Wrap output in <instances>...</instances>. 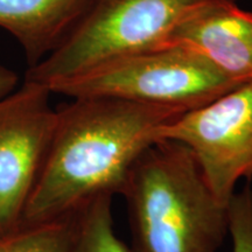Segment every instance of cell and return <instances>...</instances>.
Returning <instances> with one entry per match:
<instances>
[{
  "label": "cell",
  "mask_w": 252,
  "mask_h": 252,
  "mask_svg": "<svg viewBox=\"0 0 252 252\" xmlns=\"http://www.w3.org/2000/svg\"><path fill=\"white\" fill-rule=\"evenodd\" d=\"M130 252H216L229 234L228 204L204 179L191 151L161 139L138 158L122 191Z\"/></svg>",
  "instance_id": "cell-2"
},
{
  "label": "cell",
  "mask_w": 252,
  "mask_h": 252,
  "mask_svg": "<svg viewBox=\"0 0 252 252\" xmlns=\"http://www.w3.org/2000/svg\"><path fill=\"white\" fill-rule=\"evenodd\" d=\"M232 252H252V188L236 191L228 203Z\"/></svg>",
  "instance_id": "cell-11"
},
{
  "label": "cell",
  "mask_w": 252,
  "mask_h": 252,
  "mask_svg": "<svg viewBox=\"0 0 252 252\" xmlns=\"http://www.w3.org/2000/svg\"><path fill=\"white\" fill-rule=\"evenodd\" d=\"M75 216L41 223H21L0 235V252H70Z\"/></svg>",
  "instance_id": "cell-10"
},
{
  "label": "cell",
  "mask_w": 252,
  "mask_h": 252,
  "mask_svg": "<svg viewBox=\"0 0 252 252\" xmlns=\"http://www.w3.org/2000/svg\"><path fill=\"white\" fill-rule=\"evenodd\" d=\"M111 204V196L98 197L75 215L70 252H130L116 234Z\"/></svg>",
  "instance_id": "cell-9"
},
{
  "label": "cell",
  "mask_w": 252,
  "mask_h": 252,
  "mask_svg": "<svg viewBox=\"0 0 252 252\" xmlns=\"http://www.w3.org/2000/svg\"><path fill=\"white\" fill-rule=\"evenodd\" d=\"M50 90L25 78L0 99V232L21 224L54 130Z\"/></svg>",
  "instance_id": "cell-6"
},
{
  "label": "cell",
  "mask_w": 252,
  "mask_h": 252,
  "mask_svg": "<svg viewBox=\"0 0 252 252\" xmlns=\"http://www.w3.org/2000/svg\"><path fill=\"white\" fill-rule=\"evenodd\" d=\"M0 235H1V232H0Z\"/></svg>",
  "instance_id": "cell-13"
},
{
  "label": "cell",
  "mask_w": 252,
  "mask_h": 252,
  "mask_svg": "<svg viewBox=\"0 0 252 252\" xmlns=\"http://www.w3.org/2000/svg\"><path fill=\"white\" fill-rule=\"evenodd\" d=\"M241 84L196 50L167 45L109 60L47 88L70 98L108 97L190 111Z\"/></svg>",
  "instance_id": "cell-4"
},
{
  "label": "cell",
  "mask_w": 252,
  "mask_h": 252,
  "mask_svg": "<svg viewBox=\"0 0 252 252\" xmlns=\"http://www.w3.org/2000/svg\"><path fill=\"white\" fill-rule=\"evenodd\" d=\"M185 110L108 97L56 109L45 160L23 222L68 219L96 198L121 194L135 161Z\"/></svg>",
  "instance_id": "cell-1"
},
{
  "label": "cell",
  "mask_w": 252,
  "mask_h": 252,
  "mask_svg": "<svg viewBox=\"0 0 252 252\" xmlns=\"http://www.w3.org/2000/svg\"><path fill=\"white\" fill-rule=\"evenodd\" d=\"M161 139L187 146L213 193L228 204L238 181L252 176V78L173 119L159 131Z\"/></svg>",
  "instance_id": "cell-5"
},
{
  "label": "cell",
  "mask_w": 252,
  "mask_h": 252,
  "mask_svg": "<svg viewBox=\"0 0 252 252\" xmlns=\"http://www.w3.org/2000/svg\"><path fill=\"white\" fill-rule=\"evenodd\" d=\"M19 77L13 70L0 65V99L11 94L17 88Z\"/></svg>",
  "instance_id": "cell-12"
},
{
  "label": "cell",
  "mask_w": 252,
  "mask_h": 252,
  "mask_svg": "<svg viewBox=\"0 0 252 252\" xmlns=\"http://www.w3.org/2000/svg\"><path fill=\"white\" fill-rule=\"evenodd\" d=\"M88 0H0V28L14 37L34 67L74 27Z\"/></svg>",
  "instance_id": "cell-8"
},
{
  "label": "cell",
  "mask_w": 252,
  "mask_h": 252,
  "mask_svg": "<svg viewBox=\"0 0 252 252\" xmlns=\"http://www.w3.org/2000/svg\"><path fill=\"white\" fill-rule=\"evenodd\" d=\"M238 0H88L74 27L25 78L49 86L109 60L163 47L204 5Z\"/></svg>",
  "instance_id": "cell-3"
},
{
  "label": "cell",
  "mask_w": 252,
  "mask_h": 252,
  "mask_svg": "<svg viewBox=\"0 0 252 252\" xmlns=\"http://www.w3.org/2000/svg\"><path fill=\"white\" fill-rule=\"evenodd\" d=\"M167 45L196 50L241 83L252 78V12L238 2L216 1L196 9L173 31Z\"/></svg>",
  "instance_id": "cell-7"
}]
</instances>
